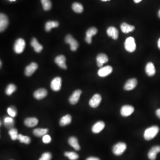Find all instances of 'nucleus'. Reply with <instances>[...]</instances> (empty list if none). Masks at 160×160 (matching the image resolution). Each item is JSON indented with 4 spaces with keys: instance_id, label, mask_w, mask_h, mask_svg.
Masks as SVG:
<instances>
[{
    "instance_id": "f257e3e1",
    "label": "nucleus",
    "mask_w": 160,
    "mask_h": 160,
    "mask_svg": "<svg viewBox=\"0 0 160 160\" xmlns=\"http://www.w3.org/2000/svg\"><path fill=\"white\" fill-rule=\"evenodd\" d=\"M160 129L156 126H152L146 129L144 133V138L147 141H150L154 138L159 133Z\"/></svg>"
},
{
    "instance_id": "f03ea898",
    "label": "nucleus",
    "mask_w": 160,
    "mask_h": 160,
    "mask_svg": "<svg viewBox=\"0 0 160 160\" xmlns=\"http://www.w3.org/2000/svg\"><path fill=\"white\" fill-rule=\"evenodd\" d=\"M25 47V42L22 38H18L16 40L13 46L14 52L17 54L22 53Z\"/></svg>"
},
{
    "instance_id": "7ed1b4c3",
    "label": "nucleus",
    "mask_w": 160,
    "mask_h": 160,
    "mask_svg": "<svg viewBox=\"0 0 160 160\" xmlns=\"http://www.w3.org/2000/svg\"><path fill=\"white\" fill-rule=\"evenodd\" d=\"M125 48L129 53H133L136 50V45L135 39L133 37H129L126 39L125 42Z\"/></svg>"
},
{
    "instance_id": "20e7f679",
    "label": "nucleus",
    "mask_w": 160,
    "mask_h": 160,
    "mask_svg": "<svg viewBox=\"0 0 160 160\" xmlns=\"http://www.w3.org/2000/svg\"><path fill=\"white\" fill-rule=\"evenodd\" d=\"M127 146L124 142H119L114 146L113 148V152L116 156L122 155L126 150Z\"/></svg>"
},
{
    "instance_id": "39448f33",
    "label": "nucleus",
    "mask_w": 160,
    "mask_h": 160,
    "mask_svg": "<svg viewBox=\"0 0 160 160\" xmlns=\"http://www.w3.org/2000/svg\"><path fill=\"white\" fill-rule=\"evenodd\" d=\"M65 41L66 43L70 44V49L73 51H75L77 50L79 46V44L71 35L68 34L66 37Z\"/></svg>"
},
{
    "instance_id": "423d86ee",
    "label": "nucleus",
    "mask_w": 160,
    "mask_h": 160,
    "mask_svg": "<svg viewBox=\"0 0 160 160\" xmlns=\"http://www.w3.org/2000/svg\"><path fill=\"white\" fill-rule=\"evenodd\" d=\"M134 111L133 106L129 105H124L120 109V114L124 117H127L131 115Z\"/></svg>"
},
{
    "instance_id": "0eeeda50",
    "label": "nucleus",
    "mask_w": 160,
    "mask_h": 160,
    "mask_svg": "<svg viewBox=\"0 0 160 160\" xmlns=\"http://www.w3.org/2000/svg\"><path fill=\"white\" fill-rule=\"evenodd\" d=\"M61 78L60 77H56L51 81L50 86L53 90L54 91H58L61 89Z\"/></svg>"
},
{
    "instance_id": "6e6552de",
    "label": "nucleus",
    "mask_w": 160,
    "mask_h": 160,
    "mask_svg": "<svg viewBox=\"0 0 160 160\" xmlns=\"http://www.w3.org/2000/svg\"><path fill=\"white\" fill-rule=\"evenodd\" d=\"M97 29L95 27H91L87 30L86 32V37L85 40L88 44H91L92 42V38L94 35H95L97 33Z\"/></svg>"
},
{
    "instance_id": "1a4fd4ad",
    "label": "nucleus",
    "mask_w": 160,
    "mask_h": 160,
    "mask_svg": "<svg viewBox=\"0 0 160 160\" xmlns=\"http://www.w3.org/2000/svg\"><path fill=\"white\" fill-rule=\"evenodd\" d=\"M102 101V96L99 94H95L91 98L89 102V105L91 107L96 108L99 106Z\"/></svg>"
},
{
    "instance_id": "9d476101",
    "label": "nucleus",
    "mask_w": 160,
    "mask_h": 160,
    "mask_svg": "<svg viewBox=\"0 0 160 160\" xmlns=\"http://www.w3.org/2000/svg\"><path fill=\"white\" fill-rule=\"evenodd\" d=\"M9 24V20L6 15L4 13L0 14V31L3 32L6 29Z\"/></svg>"
},
{
    "instance_id": "9b49d317",
    "label": "nucleus",
    "mask_w": 160,
    "mask_h": 160,
    "mask_svg": "<svg viewBox=\"0 0 160 160\" xmlns=\"http://www.w3.org/2000/svg\"><path fill=\"white\" fill-rule=\"evenodd\" d=\"M113 72V68L111 66H107L102 67L98 71V75L99 77L104 78L111 74Z\"/></svg>"
},
{
    "instance_id": "f8f14e48",
    "label": "nucleus",
    "mask_w": 160,
    "mask_h": 160,
    "mask_svg": "<svg viewBox=\"0 0 160 160\" xmlns=\"http://www.w3.org/2000/svg\"><path fill=\"white\" fill-rule=\"evenodd\" d=\"M138 81L136 79H132L128 80L124 86L125 90L129 91L133 90L137 86Z\"/></svg>"
},
{
    "instance_id": "ddd939ff",
    "label": "nucleus",
    "mask_w": 160,
    "mask_h": 160,
    "mask_svg": "<svg viewBox=\"0 0 160 160\" xmlns=\"http://www.w3.org/2000/svg\"><path fill=\"white\" fill-rule=\"evenodd\" d=\"M82 93L81 91L80 90H77L73 92V93L69 98V102L72 105L77 104L79 100L80 96Z\"/></svg>"
},
{
    "instance_id": "4468645a",
    "label": "nucleus",
    "mask_w": 160,
    "mask_h": 160,
    "mask_svg": "<svg viewBox=\"0 0 160 160\" xmlns=\"http://www.w3.org/2000/svg\"><path fill=\"white\" fill-rule=\"evenodd\" d=\"M96 61L97 66L102 68L103 64L108 61V58L106 54L103 53H100L96 57Z\"/></svg>"
},
{
    "instance_id": "2eb2a0df",
    "label": "nucleus",
    "mask_w": 160,
    "mask_h": 160,
    "mask_svg": "<svg viewBox=\"0 0 160 160\" xmlns=\"http://www.w3.org/2000/svg\"><path fill=\"white\" fill-rule=\"evenodd\" d=\"M160 152V146H157L153 147L149 151L148 153V158L150 160H155L157 154Z\"/></svg>"
},
{
    "instance_id": "dca6fc26",
    "label": "nucleus",
    "mask_w": 160,
    "mask_h": 160,
    "mask_svg": "<svg viewBox=\"0 0 160 160\" xmlns=\"http://www.w3.org/2000/svg\"><path fill=\"white\" fill-rule=\"evenodd\" d=\"M37 68H38V65L37 63H34V62L31 63L25 68V75L28 77L31 76L35 72Z\"/></svg>"
},
{
    "instance_id": "f3484780",
    "label": "nucleus",
    "mask_w": 160,
    "mask_h": 160,
    "mask_svg": "<svg viewBox=\"0 0 160 160\" xmlns=\"http://www.w3.org/2000/svg\"><path fill=\"white\" fill-rule=\"evenodd\" d=\"M55 62L58 66L63 69H67L66 57L64 55H61L57 56L55 59Z\"/></svg>"
},
{
    "instance_id": "a211bd4d",
    "label": "nucleus",
    "mask_w": 160,
    "mask_h": 160,
    "mask_svg": "<svg viewBox=\"0 0 160 160\" xmlns=\"http://www.w3.org/2000/svg\"><path fill=\"white\" fill-rule=\"evenodd\" d=\"M107 34L108 35L112 37L113 39L116 40L119 36V32L117 28L114 27H109L107 29Z\"/></svg>"
},
{
    "instance_id": "6ab92c4d",
    "label": "nucleus",
    "mask_w": 160,
    "mask_h": 160,
    "mask_svg": "<svg viewBox=\"0 0 160 160\" xmlns=\"http://www.w3.org/2000/svg\"><path fill=\"white\" fill-rule=\"evenodd\" d=\"M105 127V124L102 121H99L96 122L92 128V131L94 133H100Z\"/></svg>"
},
{
    "instance_id": "aec40b11",
    "label": "nucleus",
    "mask_w": 160,
    "mask_h": 160,
    "mask_svg": "<svg viewBox=\"0 0 160 160\" xmlns=\"http://www.w3.org/2000/svg\"><path fill=\"white\" fill-rule=\"evenodd\" d=\"M47 95V91L45 89H39L37 90L34 93V96L37 100H41Z\"/></svg>"
},
{
    "instance_id": "412c9836",
    "label": "nucleus",
    "mask_w": 160,
    "mask_h": 160,
    "mask_svg": "<svg viewBox=\"0 0 160 160\" xmlns=\"http://www.w3.org/2000/svg\"><path fill=\"white\" fill-rule=\"evenodd\" d=\"M145 70L147 75L149 77H152L156 73V69L152 62H149L146 65Z\"/></svg>"
},
{
    "instance_id": "4be33fe9",
    "label": "nucleus",
    "mask_w": 160,
    "mask_h": 160,
    "mask_svg": "<svg viewBox=\"0 0 160 160\" xmlns=\"http://www.w3.org/2000/svg\"><path fill=\"white\" fill-rule=\"evenodd\" d=\"M38 123V119L35 117H28L24 121L25 125L28 127H34L36 126Z\"/></svg>"
},
{
    "instance_id": "5701e85b",
    "label": "nucleus",
    "mask_w": 160,
    "mask_h": 160,
    "mask_svg": "<svg viewBox=\"0 0 160 160\" xmlns=\"http://www.w3.org/2000/svg\"><path fill=\"white\" fill-rule=\"evenodd\" d=\"M30 45L34 48V50L37 53H40L43 49V46L38 42L35 38H33L30 42Z\"/></svg>"
},
{
    "instance_id": "b1692460",
    "label": "nucleus",
    "mask_w": 160,
    "mask_h": 160,
    "mask_svg": "<svg viewBox=\"0 0 160 160\" xmlns=\"http://www.w3.org/2000/svg\"><path fill=\"white\" fill-rule=\"evenodd\" d=\"M120 29L123 33L128 34L132 32L135 29V27L133 25H129L126 23H122L120 25Z\"/></svg>"
},
{
    "instance_id": "393cba45",
    "label": "nucleus",
    "mask_w": 160,
    "mask_h": 160,
    "mask_svg": "<svg viewBox=\"0 0 160 160\" xmlns=\"http://www.w3.org/2000/svg\"><path fill=\"white\" fill-rule=\"evenodd\" d=\"M68 142L70 146L73 147L76 150L79 151L80 150L81 148L77 138L74 137H71L69 138Z\"/></svg>"
},
{
    "instance_id": "a878e982",
    "label": "nucleus",
    "mask_w": 160,
    "mask_h": 160,
    "mask_svg": "<svg viewBox=\"0 0 160 160\" xmlns=\"http://www.w3.org/2000/svg\"><path fill=\"white\" fill-rule=\"evenodd\" d=\"M71 120V116L69 114L66 115L65 116L61 117L60 119L59 122L60 125L62 126H64L70 124Z\"/></svg>"
},
{
    "instance_id": "bb28decb",
    "label": "nucleus",
    "mask_w": 160,
    "mask_h": 160,
    "mask_svg": "<svg viewBox=\"0 0 160 160\" xmlns=\"http://www.w3.org/2000/svg\"><path fill=\"white\" fill-rule=\"evenodd\" d=\"M59 23L56 21H48L45 25V30L47 32H49L53 28L58 26Z\"/></svg>"
},
{
    "instance_id": "cd10ccee",
    "label": "nucleus",
    "mask_w": 160,
    "mask_h": 160,
    "mask_svg": "<svg viewBox=\"0 0 160 160\" xmlns=\"http://www.w3.org/2000/svg\"><path fill=\"white\" fill-rule=\"evenodd\" d=\"M48 132V129H47L37 128L34 129L33 133L37 137H40L44 136Z\"/></svg>"
},
{
    "instance_id": "c85d7f7f",
    "label": "nucleus",
    "mask_w": 160,
    "mask_h": 160,
    "mask_svg": "<svg viewBox=\"0 0 160 160\" xmlns=\"http://www.w3.org/2000/svg\"><path fill=\"white\" fill-rule=\"evenodd\" d=\"M72 7L73 10L77 13H81L83 11V6L79 3H74L73 4Z\"/></svg>"
},
{
    "instance_id": "c756f323",
    "label": "nucleus",
    "mask_w": 160,
    "mask_h": 160,
    "mask_svg": "<svg viewBox=\"0 0 160 160\" xmlns=\"http://www.w3.org/2000/svg\"><path fill=\"white\" fill-rule=\"evenodd\" d=\"M4 126L8 128H10V129L13 128V126L14 125V120L13 118L10 117H6L4 118Z\"/></svg>"
},
{
    "instance_id": "7c9ffc66",
    "label": "nucleus",
    "mask_w": 160,
    "mask_h": 160,
    "mask_svg": "<svg viewBox=\"0 0 160 160\" xmlns=\"http://www.w3.org/2000/svg\"><path fill=\"white\" fill-rule=\"evenodd\" d=\"M17 139L21 143H24L26 144H29L31 141V139L29 137L24 136L21 134H18Z\"/></svg>"
},
{
    "instance_id": "2f4dec72",
    "label": "nucleus",
    "mask_w": 160,
    "mask_h": 160,
    "mask_svg": "<svg viewBox=\"0 0 160 160\" xmlns=\"http://www.w3.org/2000/svg\"><path fill=\"white\" fill-rule=\"evenodd\" d=\"M16 90V87L15 84H9L5 89V93L8 96L11 95Z\"/></svg>"
},
{
    "instance_id": "473e14b6",
    "label": "nucleus",
    "mask_w": 160,
    "mask_h": 160,
    "mask_svg": "<svg viewBox=\"0 0 160 160\" xmlns=\"http://www.w3.org/2000/svg\"><path fill=\"white\" fill-rule=\"evenodd\" d=\"M43 9L45 10L48 11L51 9L52 3L50 0H40Z\"/></svg>"
},
{
    "instance_id": "72a5a7b5",
    "label": "nucleus",
    "mask_w": 160,
    "mask_h": 160,
    "mask_svg": "<svg viewBox=\"0 0 160 160\" xmlns=\"http://www.w3.org/2000/svg\"><path fill=\"white\" fill-rule=\"evenodd\" d=\"M65 156L68 157V159L70 160H77L79 158V155L73 152H67L65 153Z\"/></svg>"
},
{
    "instance_id": "f704fd0d",
    "label": "nucleus",
    "mask_w": 160,
    "mask_h": 160,
    "mask_svg": "<svg viewBox=\"0 0 160 160\" xmlns=\"http://www.w3.org/2000/svg\"><path fill=\"white\" fill-rule=\"evenodd\" d=\"M9 134L12 140L14 141L17 139V136L18 135L17 129L15 128L10 129L9 130Z\"/></svg>"
},
{
    "instance_id": "c9c22d12",
    "label": "nucleus",
    "mask_w": 160,
    "mask_h": 160,
    "mask_svg": "<svg viewBox=\"0 0 160 160\" xmlns=\"http://www.w3.org/2000/svg\"><path fill=\"white\" fill-rule=\"evenodd\" d=\"M7 112L8 114L12 117H15L17 114L16 108L14 106H11L8 108L7 109Z\"/></svg>"
},
{
    "instance_id": "e433bc0d",
    "label": "nucleus",
    "mask_w": 160,
    "mask_h": 160,
    "mask_svg": "<svg viewBox=\"0 0 160 160\" xmlns=\"http://www.w3.org/2000/svg\"><path fill=\"white\" fill-rule=\"evenodd\" d=\"M52 159V155L50 153H45L42 154L41 158L39 160H51Z\"/></svg>"
},
{
    "instance_id": "4c0bfd02",
    "label": "nucleus",
    "mask_w": 160,
    "mask_h": 160,
    "mask_svg": "<svg viewBox=\"0 0 160 160\" xmlns=\"http://www.w3.org/2000/svg\"><path fill=\"white\" fill-rule=\"evenodd\" d=\"M42 141H43V143H45V144H48L51 141V137L49 135L46 134L43 136Z\"/></svg>"
},
{
    "instance_id": "58836bf2",
    "label": "nucleus",
    "mask_w": 160,
    "mask_h": 160,
    "mask_svg": "<svg viewBox=\"0 0 160 160\" xmlns=\"http://www.w3.org/2000/svg\"><path fill=\"white\" fill-rule=\"evenodd\" d=\"M86 160H100L98 158H96V157H89L88 159H86Z\"/></svg>"
},
{
    "instance_id": "ea45409f",
    "label": "nucleus",
    "mask_w": 160,
    "mask_h": 160,
    "mask_svg": "<svg viewBox=\"0 0 160 160\" xmlns=\"http://www.w3.org/2000/svg\"><path fill=\"white\" fill-rule=\"evenodd\" d=\"M156 114L157 116L160 119V108L158 109L156 111Z\"/></svg>"
},
{
    "instance_id": "a19ab883",
    "label": "nucleus",
    "mask_w": 160,
    "mask_h": 160,
    "mask_svg": "<svg viewBox=\"0 0 160 160\" xmlns=\"http://www.w3.org/2000/svg\"><path fill=\"white\" fill-rule=\"evenodd\" d=\"M134 1V2L136 3H138L140 2L142 0H133Z\"/></svg>"
},
{
    "instance_id": "79ce46f5",
    "label": "nucleus",
    "mask_w": 160,
    "mask_h": 160,
    "mask_svg": "<svg viewBox=\"0 0 160 160\" xmlns=\"http://www.w3.org/2000/svg\"><path fill=\"white\" fill-rule=\"evenodd\" d=\"M158 47H159V49H160V38L159 39V40H158Z\"/></svg>"
},
{
    "instance_id": "37998d69",
    "label": "nucleus",
    "mask_w": 160,
    "mask_h": 160,
    "mask_svg": "<svg viewBox=\"0 0 160 160\" xmlns=\"http://www.w3.org/2000/svg\"><path fill=\"white\" fill-rule=\"evenodd\" d=\"M158 16L160 18V10H159V12H158Z\"/></svg>"
},
{
    "instance_id": "c03bdc74",
    "label": "nucleus",
    "mask_w": 160,
    "mask_h": 160,
    "mask_svg": "<svg viewBox=\"0 0 160 160\" xmlns=\"http://www.w3.org/2000/svg\"><path fill=\"white\" fill-rule=\"evenodd\" d=\"M101 1H110V0H101Z\"/></svg>"
},
{
    "instance_id": "a18cd8bd",
    "label": "nucleus",
    "mask_w": 160,
    "mask_h": 160,
    "mask_svg": "<svg viewBox=\"0 0 160 160\" xmlns=\"http://www.w3.org/2000/svg\"><path fill=\"white\" fill-rule=\"evenodd\" d=\"M9 1H15L16 0H9Z\"/></svg>"
},
{
    "instance_id": "49530a36",
    "label": "nucleus",
    "mask_w": 160,
    "mask_h": 160,
    "mask_svg": "<svg viewBox=\"0 0 160 160\" xmlns=\"http://www.w3.org/2000/svg\"></svg>"
}]
</instances>
